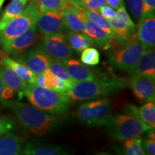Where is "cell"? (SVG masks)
Returning <instances> with one entry per match:
<instances>
[{
	"instance_id": "cell-22",
	"label": "cell",
	"mask_w": 155,
	"mask_h": 155,
	"mask_svg": "<svg viewBox=\"0 0 155 155\" xmlns=\"http://www.w3.org/2000/svg\"><path fill=\"white\" fill-rule=\"evenodd\" d=\"M84 32L94 40V42L97 46L100 48L106 47L113 39L106 32L91 22L87 17L85 19Z\"/></svg>"
},
{
	"instance_id": "cell-17",
	"label": "cell",
	"mask_w": 155,
	"mask_h": 155,
	"mask_svg": "<svg viewBox=\"0 0 155 155\" xmlns=\"http://www.w3.org/2000/svg\"><path fill=\"white\" fill-rule=\"evenodd\" d=\"M61 61L66 68L70 77L74 82L96 79L94 73L86 65L81 64L78 60L68 58Z\"/></svg>"
},
{
	"instance_id": "cell-25",
	"label": "cell",
	"mask_w": 155,
	"mask_h": 155,
	"mask_svg": "<svg viewBox=\"0 0 155 155\" xmlns=\"http://www.w3.org/2000/svg\"><path fill=\"white\" fill-rule=\"evenodd\" d=\"M40 12L61 13L71 5L70 0H34Z\"/></svg>"
},
{
	"instance_id": "cell-2",
	"label": "cell",
	"mask_w": 155,
	"mask_h": 155,
	"mask_svg": "<svg viewBox=\"0 0 155 155\" xmlns=\"http://www.w3.org/2000/svg\"><path fill=\"white\" fill-rule=\"evenodd\" d=\"M23 95L32 106L48 113L63 115L68 111L71 100L66 93L31 84L28 85Z\"/></svg>"
},
{
	"instance_id": "cell-15",
	"label": "cell",
	"mask_w": 155,
	"mask_h": 155,
	"mask_svg": "<svg viewBox=\"0 0 155 155\" xmlns=\"http://www.w3.org/2000/svg\"><path fill=\"white\" fill-rule=\"evenodd\" d=\"M71 2V1H70ZM66 28L73 32H84L86 15L83 9L71 4L61 13Z\"/></svg>"
},
{
	"instance_id": "cell-40",
	"label": "cell",
	"mask_w": 155,
	"mask_h": 155,
	"mask_svg": "<svg viewBox=\"0 0 155 155\" xmlns=\"http://www.w3.org/2000/svg\"><path fill=\"white\" fill-rule=\"evenodd\" d=\"M124 0H107V5L114 9H117L123 4Z\"/></svg>"
},
{
	"instance_id": "cell-28",
	"label": "cell",
	"mask_w": 155,
	"mask_h": 155,
	"mask_svg": "<svg viewBox=\"0 0 155 155\" xmlns=\"http://www.w3.org/2000/svg\"><path fill=\"white\" fill-rule=\"evenodd\" d=\"M139 119L152 127H155V104L154 101H147L139 108Z\"/></svg>"
},
{
	"instance_id": "cell-1",
	"label": "cell",
	"mask_w": 155,
	"mask_h": 155,
	"mask_svg": "<svg viewBox=\"0 0 155 155\" xmlns=\"http://www.w3.org/2000/svg\"><path fill=\"white\" fill-rule=\"evenodd\" d=\"M4 105L12 111L29 132L37 137L47 134L61 124L60 115L48 113L23 102L7 101Z\"/></svg>"
},
{
	"instance_id": "cell-20",
	"label": "cell",
	"mask_w": 155,
	"mask_h": 155,
	"mask_svg": "<svg viewBox=\"0 0 155 155\" xmlns=\"http://www.w3.org/2000/svg\"><path fill=\"white\" fill-rule=\"evenodd\" d=\"M0 75L5 84L16 93H18L19 95H23V93L28 88V83L21 79L12 69L1 63Z\"/></svg>"
},
{
	"instance_id": "cell-11",
	"label": "cell",
	"mask_w": 155,
	"mask_h": 155,
	"mask_svg": "<svg viewBox=\"0 0 155 155\" xmlns=\"http://www.w3.org/2000/svg\"><path fill=\"white\" fill-rule=\"evenodd\" d=\"M37 28L41 33L48 35L61 33L67 30L61 13L52 12H38L35 22Z\"/></svg>"
},
{
	"instance_id": "cell-27",
	"label": "cell",
	"mask_w": 155,
	"mask_h": 155,
	"mask_svg": "<svg viewBox=\"0 0 155 155\" xmlns=\"http://www.w3.org/2000/svg\"><path fill=\"white\" fill-rule=\"evenodd\" d=\"M83 11H84L87 18L91 22H92L96 26H98V28H100L104 32H106L111 38L115 39V34H114V31L112 30L111 25L109 24V22L104 17H103L98 11L88 10V9H83Z\"/></svg>"
},
{
	"instance_id": "cell-19",
	"label": "cell",
	"mask_w": 155,
	"mask_h": 155,
	"mask_svg": "<svg viewBox=\"0 0 155 155\" xmlns=\"http://www.w3.org/2000/svg\"><path fill=\"white\" fill-rule=\"evenodd\" d=\"M24 140L20 137L9 132L0 136V155L22 154Z\"/></svg>"
},
{
	"instance_id": "cell-7",
	"label": "cell",
	"mask_w": 155,
	"mask_h": 155,
	"mask_svg": "<svg viewBox=\"0 0 155 155\" xmlns=\"http://www.w3.org/2000/svg\"><path fill=\"white\" fill-rule=\"evenodd\" d=\"M144 52V49L137 40L135 32L122 49L112 54L110 62L116 68L128 71L139 61Z\"/></svg>"
},
{
	"instance_id": "cell-32",
	"label": "cell",
	"mask_w": 155,
	"mask_h": 155,
	"mask_svg": "<svg viewBox=\"0 0 155 155\" xmlns=\"http://www.w3.org/2000/svg\"><path fill=\"white\" fill-rule=\"evenodd\" d=\"M73 5L88 10L96 11L107 5V0H70Z\"/></svg>"
},
{
	"instance_id": "cell-16",
	"label": "cell",
	"mask_w": 155,
	"mask_h": 155,
	"mask_svg": "<svg viewBox=\"0 0 155 155\" xmlns=\"http://www.w3.org/2000/svg\"><path fill=\"white\" fill-rule=\"evenodd\" d=\"M128 72L131 75H144L155 79L154 48L144 50L139 61Z\"/></svg>"
},
{
	"instance_id": "cell-23",
	"label": "cell",
	"mask_w": 155,
	"mask_h": 155,
	"mask_svg": "<svg viewBox=\"0 0 155 155\" xmlns=\"http://www.w3.org/2000/svg\"><path fill=\"white\" fill-rule=\"evenodd\" d=\"M29 1L30 0H12L2 14L0 22V31L5 28L9 21L22 13Z\"/></svg>"
},
{
	"instance_id": "cell-4",
	"label": "cell",
	"mask_w": 155,
	"mask_h": 155,
	"mask_svg": "<svg viewBox=\"0 0 155 155\" xmlns=\"http://www.w3.org/2000/svg\"><path fill=\"white\" fill-rule=\"evenodd\" d=\"M105 126L108 135L120 141L140 137L152 128L139 118L129 114H119L110 116Z\"/></svg>"
},
{
	"instance_id": "cell-21",
	"label": "cell",
	"mask_w": 155,
	"mask_h": 155,
	"mask_svg": "<svg viewBox=\"0 0 155 155\" xmlns=\"http://www.w3.org/2000/svg\"><path fill=\"white\" fill-rule=\"evenodd\" d=\"M0 63L12 69L21 79L29 85L36 84V75L25 63L15 61L9 57L2 58Z\"/></svg>"
},
{
	"instance_id": "cell-31",
	"label": "cell",
	"mask_w": 155,
	"mask_h": 155,
	"mask_svg": "<svg viewBox=\"0 0 155 155\" xmlns=\"http://www.w3.org/2000/svg\"><path fill=\"white\" fill-rule=\"evenodd\" d=\"M48 70L50 72L55 75V76L59 78H61L64 81H67V82L71 83L74 82L70 77L66 68L64 66L63 63L61 61H53Z\"/></svg>"
},
{
	"instance_id": "cell-39",
	"label": "cell",
	"mask_w": 155,
	"mask_h": 155,
	"mask_svg": "<svg viewBox=\"0 0 155 155\" xmlns=\"http://www.w3.org/2000/svg\"><path fill=\"white\" fill-rule=\"evenodd\" d=\"M125 113L127 114H129V115L135 116V117L139 118V108L136 107L134 105H130L127 106V108L125 109Z\"/></svg>"
},
{
	"instance_id": "cell-5",
	"label": "cell",
	"mask_w": 155,
	"mask_h": 155,
	"mask_svg": "<svg viewBox=\"0 0 155 155\" xmlns=\"http://www.w3.org/2000/svg\"><path fill=\"white\" fill-rule=\"evenodd\" d=\"M86 102L75 111L77 119L86 127L105 125L111 113V101L102 98Z\"/></svg>"
},
{
	"instance_id": "cell-3",
	"label": "cell",
	"mask_w": 155,
	"mask_h": 155,
	"mask_svg": "<svg viewBox=\"0 0 155 155\" xmlns=\"http://www.w3.org/2000/svg\"><path fill=\"white\" fill-rule=\"evenodd\" d=\"M122 88L121 83L114 81H83L73 82L66 94L73 101H91L108 96Z\"/></svg>"
},
{
	"instance_id": "cell-9",
	"label": "cell",
	"mask_w": 155,
	"mask_h": 155,
	"mask_svg": "<svg viewBox=\"0 0 155 155\" xmlns=\"http://www.w3.org/2000/svg\"><path fill=\"white\" fill-rule=\"evenodd\" d=\"M108 22L115 34V39L121 43L125 44L135 34V24L123 4L116 11L115 17Z\"/></svg>"
},
{
	"instance_id": "cell-34",
	"label": "cell",
	"mask_w": 155,
	"mask_h": 155,
	"mask_svg": "<svg viewBox=\"0 0 155 155\" xmlns=\"http://www.w3.org/2000/svg\"><path fill=\"white\" fill-rule=\"evenodd\" d=\"M15 93L16 92L15 91H13L5 84L0 75V103L4 104L6 101L14 98Z\"/></svg>"
},
{
	"instance_id": "cell-6",
	"label": "cell",
	"mask_w": 155,
	"mask_h": 155,
	"mask_svg": "<svg viewBox=\"0 0 155 155\" xmlns=\"http://www.w3.org/2000/svg\"><path fill=\"white\" fill-rule=\"evenodd\" d=\"M38 12L34 0H30L22 13L9 21L0 31V42L2 45L17 38L34 25Z\"/></svg>"
},
{
	"instance_id": "cell-41",
	"label": "cell",
	"mask_w": 155,
	"mask_h": 155,
	"mask_svg": "<svg viewBox=\"0 0 155 155\" xmlns=\"http://www.w3.org/2000/svg\"><path fill=\"white\" fill-rule=\"evenodd\" d=\"M5 2V0H0V9L2 8V7L3 4Z\"/></svg>"
},
{
	"instance_id": "cell-35",
	"label": "cell",
	"mask_w": 155,
	"mask_h": 155,
	"mask_svg": "<svg viewBox=\"0 0 155 155\" xmlns=\"http://www.w3.org/2000/svg\"><path fill=\"white\" fill-rule=\"evenodd\" d=\"M14 129V122L7 116L0 114V136L12 132Z\"/></svg>"
},
{
	"instance_id": "cell-26",
	"label": "cell",
	"mask_w": 155,
	"mask_h": 155,
	"mask_svg": "<svg viewBox=\"0 0 155 155\" xmlns=\"http://www.w3.org/2000/svg\"><path fill=\"white\" fill-rule=\"evenodd\" d=\"M45 75V85L44 88H47L53 90L58 91L60 92L66 93L73 83L59 78L55 76L47 69L43 73Z\"/></svg>"
},
{
	"instance_id": "cell-42",
	"label": "cell",
	"mask_w": 155,
	"mask_h": 155,
	"mask_svg": "<svg viewBox=\"0 0 155 155\" xmlns=\"http://www.w3.org/2000/svg\"><path fill=\"white\" fill-rule=\"evenodd\" d=\"M2 14H3V12L0 9V22H1L2 20Z\"/></svg>"
},
{
	"instance_id": "cell-13",
	"label": "cell",
	"mask_w": 155,
	"mask_h": 155,
	"mask_svg": "<svg viewBox=\"0 0 155 155\" xmlns=\"http://www.w3.org/2000/svg\"><path fill=\"white\" fill-rule=\"evenodd\" d=\"M137 40L144 50L154 48L155 45V17L154 15L141 17L137 24L136 32Z\"/></svg>"
},
{
	"instance_id": "cell-14",
	"label": "cell",
	"mask_w": 155,
	"mask_h": 155,
	"mask_svg": "<svg viewBox=\"0 0 155 155\" xmlns=\"http://www.w3.org/2000/svg\"><path fill=\"white\" fill-rule=\"evenodd\" d=\"M53 61V58L48 55L40 46L29 50L27 53L25 58V64L36 76H38L49 68Z\"/></svg>"
},
{
	"instance_id": "cell-29",
	"label": "cell",
	"mask_w": 155,
	"mask_h": 155,
	"mask_svg": "<svg viewBox=\"0 0 155 155\" xmlns=\"http://www.w3.org/2000/svg\"><path fill=\"white\" fill-rule=\"evenodd\" d=\"M142 139L137 138H131L125 140L122 150V154L127 155H145L144 150L141 145Z\"/></svg>"
},
{
	"instance_id": "cell-10",
	"label": "cell",
	"mask_w": 155,
	"mask_h": 155,
	"mask_svg": "<svg viewBox=\"0 0 155 155\" xmlns=\"http://www.w3.org/2000/svg\"><path fill=\"white\" fill-rule=\"evenodd\" d=\"M39 37V30L35 24H34L17 38L2 45L3 50L10 55H21L28 51L38 42Z\"/></svg>"
},
{
	"instance_id": "cell-18",
	"label": "cell",
	"mask_w": 155,
	"mask_h": 155,
	"mask_svg": "<svg viewBox=\"0 0 155 155\" xmlns=\"http://www.w3.org/2000/svg\"><path fill=\"white\" fill-rule=\"evenodd\" d=\"M22 154L26 155H64L69 154L63 147L45 144L37 141H30L24 145Z\"/></svg>"
},
{
	"instance_id": "cell-30",
	"label": "cell",
	"mask_w": 155,
	"mask_h": 155,
	"mask_svg": "<svg viewBox=\"0 0 155 155\" xmlns=\"http://www.w3.org/2000/svg\"><path fill=\"white\" fill-rule=\"evenodd\" d=\"M81 61L85 65L94 66L99 63V51L95 48H87L81 52Z\"/></svg>"
},
{
	"instance_id": "cell-36",
	"label": "cell",
	"mask_w": 155,
	"mask_h": 155,
	"mask_svg": "<svg viewBox=\"0 0 155 155\" xmlns=\"http://www.w3.org/2000/svg\"><path fill=\"white\" fill-rule=\"evenodd\" d=\"M141 145L146 154H155V139L150 138L144 139V140H141Z\"/></svg>"
},
{
	"instance_id": "cell-37",
	"label": "cell",
	"mask_w": 155,
	"mask_h": 155,
	"mask_svg": "<svg viewBox=\"0 0 155 155\" xmlns=\"http://www.w3.org/2000/svg\"><path fill=\"white\" fill-rule=\"evenodd\" d=\"M155 0H143L142 15L141 17L154 15Z\"/></svg>"
},
{
	"instance_id": "cell-24",
	"label": "cell",
	"mask_w": 155,
	"mask_h": 155,
	"mask_svg": "<svg viewBox=\"0 0 155 155\" xmlns=\"http://www.w3.org/2000/svg\"><path fill=\"white\" fill-rule=\"evenodd\" d=\"M70 46L76 53H81L83 50L94 44V40L85 32L71 31L66 35Z\"/></svg>"
},
{
	"instance_id": "cell-12",
	"label": "cell",
	"mask_w": 155,
	"mask_h": 155,
	"mask_svg": "<svg viewBox=\"0 0 155 155\" xmlns=\"http://www.w3.org/2000/svg\"><path fill=\"white\" fill-rule=\"evenodd\" d=\"M154 80L144 75H131L130 87L140 101H154Z\"/></svg>"
},
{
	"instance_id": "cell-8",
	"label": "cell",
	"mask_w": 155,
	"mask_h": 155,
	"mask_svg": "<svg viewBox=\"0 0 155 155\" xmlns=\"http://www.w3.org/2000/svg\"><path fill=\"white\" fill-rule=\"evenodd\" d=\"M41 47L54 61H62L71 58L73 55L72 48L68 41L66 34L48 35L42 39Z\"/></svg>"
},
{
	"instance_id": "cell-38",
	"label": "cell",
	"mask_w": 155,
	"mask_h": 155,
	"mask_svg": "<svg viewBox=\"0 0 155 155\" xmlns=\"http://www.w3.org/2000/svg\"><path fill=\"white\" fill-rule=\"evenodd\" d=\"M97 11L100 13V15H101L103 17H104L106 19H107L108 21L113 19L116 15L115 9L111 8V7H109L108 5L103 6V7L98 9Z\"/></svg>"
},
{
	"instance_id": "cell-33",
	"label": "cell",
	"mask_w": 155,
	"mask_h": 155,
	"mask_svg": "<svg viewBox=\"0 0 155 155\" xmlns=\"http://www.w3.org/2000/svg\"><path fill=\"white\" fill-rule=\"evenodd\" d=\"M127 4L133 19L138 22L142 15L143 0H127Z\"/></svg>"
}]
</instances>
